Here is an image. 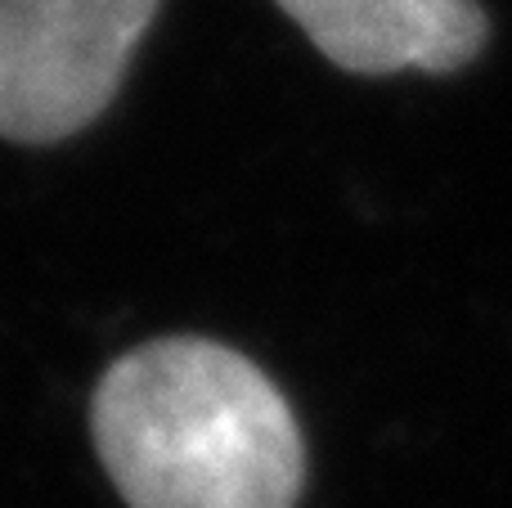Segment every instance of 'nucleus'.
I'll list each match as a JSON object with an SVG mask.
<instances>
[{
    "label": "nucleus",
    "instance_id": "1",
    "mask_svg": "<svg viewBox=\"0 0 512 508\" xmlns=\"http://www.w3.org/2000/svg\"><path fill=\"white\" fill-rule=\"evenodd\" d=\"M90 437L126 508H297L306 482L288 396L212 338H153L113 360Z\"/></svg>",
    "mask_w": 512,
    "mask_h": 508
},
{
    "label": "nucleus",
    "instance_id": "2",
    "mask_svg": "<svg viewBox=\"0 0 512 508\" xmlns=\"http://www.w3.org/2000/svg\"><path fill=\"white\" fill-rule=\"evenodd\" d=\"M158 0H0V135L54 144L122 86Z\"/></svg>",
    "mask_w": 512,
    "mask_h": 508
},
{
    "label": "nucleus",
    "instance_id": "3",
    "mask_svg": "<svg viewBox=\"0 0 512 508\" xmlns=\"http://www.w3.org/2000/svg\"><path fill=\"white\" fill-rule=\"evenodd\" d=\"M328 63L360 77L459 72L486 50L477 0H274Z\"/></svg>",
    "mask_w": 512,
    "mask_h": 508
}]
</instances>
